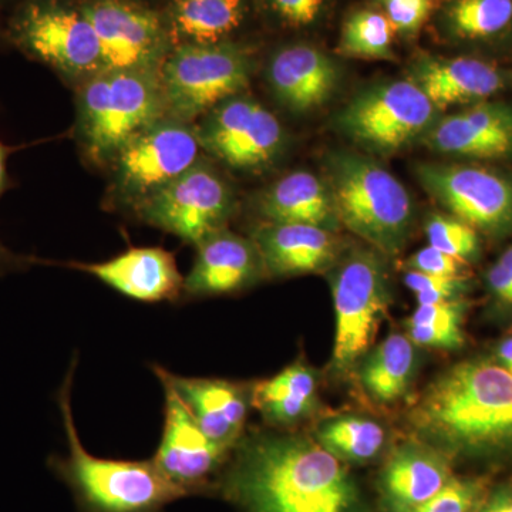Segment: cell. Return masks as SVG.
Here are the masks:
<instances>
[{
    "label": "cell",
    "instance_id": "6da1fadb",
    "mask_svg": "<svg viewBox=\"0 0 512 512\" xmlns=\"http://www.w3.org/2000/svg\"><path fill=\"white\" fill-rule=\"evenodd\" d=\"M224 491L247 512H365L340 460L292 434L241 440Z\"/></svg>",
    "mask_w": 512,
    "mask_h": 512
},
{
    "label": "cell",
    "instance_id": "7a4b0ae2",
    "mask_svg": "<svg viewBox=\"0 0 512 512\" xmlns=\"http://www.w3.org/2000/svg\"><path fill=\"white\" fill-rule=\"evenodd\" d=\"M409 423L444 454L512 450V373L490 359L457 363L421 393Z\"/></svg>",
    "mask_w": 512,
    "mask_h": 512
},
{
    "label": "cell",
    "instance_id": "3957f363",
    "mask_svg": "<svg viewBox=\"0 0 512 512\" xmlns=\"http://www.w3.org/2000/svg\"><path fill=\"white\" fill-rule=\"evenodd\" d=\"M77 357L57 393L69 453L50 457L49 467L72 490L80 512H165L187 494L171 483L151 460H114L84 448L72 412V384Z\"/></svg>",
    "mask_w": 512,
    "mask_h": 512
},
{
    "label": "cell",
    "instance_id": "277c9868",
    "mask_svg": "<svg viewBox=\"0 0 512 512\" xmlns=\"http://www.w3.org/2000/svg\"><path fill=\"white\" fill-rule=\"evenodd\" d=\"M76 136L93 164L109 167L121 148L167 116L160 74L103 70L79 84Z\"/></svg>",
    "mask_w": 512,
    "mask_h": 512
},
{
    "label": "cell",
    "instance_id": "5b68a950",
    "mask_svg": "<svg viewBox=\"0 0 512 512\" xmlns=\"http://www.w3.org/2000/svg\"><path fill=\"white\" fill-rule=\"evenodd\" d=\"M329 191L340 224L383 255H397L410 234L413 202L382 165L356 154L330 158Z\"/></svg>",
    "mask_w": 512,
    "mask_h": 512
},
{
    "label": "cell",
    "instance_id": "8992f818",
    "mask_svg": "<svg viewBox=\"0 0 512 512\" xmlns=\"http://www.w3.org/2000/svg\"><path fill=\"white\" fill-rule=\"evenodd\" d=\"M6 40L67 82L104 70L99 39L77 0H22L6 16Z\"/></svg>",
    "mask_w": 512,
    "mask_h": 512
},
{
    "label": "cell",
    "instance_id": "52a82bcc",
    "mask_svg": "<svg viewBox=\"0 0 512 512\" xmlns=\"http://www.w3.org/2000/svg\"><path fill=\"white\" fill-rule=\"evenodd\" d=\"M197 126L165 116L121 148L109 167L114 208L133 212L201 161Z\"/></svg>",
    "mask_w": 512,
    "mask_h": 512
},
{
    "label": "cell",
    "instance_id": "ba28073f",
    "mask_svg": "<svg viewBox=\"0 0 512 512\" xmlns=\"http://www.w3.org/2000/svg\"><path fill=\"white\" fill-rule=\"evenodd\" d=\"M251 59L232 43L174 47L161 67L165 111L194 123L248 86Z\"/></svg>",
    "mask_w": 512,
    "mask_h": 512
},
{
    "label": "cell",
    "instance_id": "9c48e42d",
    "mask_svg": "<svg viewBox=\"0 0 512 512\" xmlns=\"http://www.w3.org/2000/svg\"><path fill=\"white\" fill-rule=\"evenodd\" d=\"M335 345L332 366L346 373L370 352L390 305L386 269L375 252L356 251L332 281Z\"/></svg>",
    "mask_w": 512,
    "mask_h": 512
},
{
    "label": "cell",
    "instance_id": "30bf717a",
    "mask_svg": "<svg viewBox=\"0 0 512 512\" xmlns=\"http://www.w3.org/2000/svg\"><path fill=\"white\" fill-rule=\"evenodd\" d=\"M232 208L234 198L228 184L201 160L173 183L141 202L133 214L143 224L197 247L227 227Z\"/></svg>",
    "mask_w": 512,
    "mask_h": 512
},
{
    "label": "cell",
    "instance_id": "8fae6325",
    "mask_svg": "<svg viewBox=\"0 0 512 512\" xmlns=\"http://www.w3.org/2000/svg\"><path fill=\"white\" fill-rule=\"evenodd\" d=\"M103 53L104 70L160 74L173 50L161 9L143 0H77Z\"/></svg>",
    "mask_w": 512,
    "mask_h": 512
},
{
    "label": "cell",
    "instance_id": "7c38bea8",
    "mask_svg": "<svg viewBox=\"0 0 512 512\" xmlns=\"http://www.w3.org/2000/svg\"><path fill=\"white\" fill-rule=\"evenodd\" d=\"M436 107L413 82H394L359 94L343 110L340 126L377 151L399 150L427 130Z\"/></svg>",
    "mask_w": 512,
    "mask_h": 512
},
{
    "label": "cell",
    "instance_id": "4fadbf2b",
    "mask_svg": "<svg viewBox=\"0 0 512 512\" xmlns=\"http://www.w3.org/2000/svg\"><path fill=\"white\" fill-rule=\"evenodd\" d=\"M197 130L202 150L237 170L272 163L284 144V130L274 114L239 94L202 117Z\"/></svg>",
    "mask_w": 512,
    "mask_h": 512
},
{
    "label": "cell",
    "instance_id": "5bb4252c",
    "mask_svg": "<svg viewBox=\"0 0 512 512\" xmlns=\"http://www.w3.org/2000/svg\"><path fill=\"white\" fill-rule=\"evenodd\" d=\"M417 175L424 190L457 220L498 234L512 228V180L504 175L456 164H421Z\"/></svg>",
    "mask_w": 512,
    "mask_h": 512
},
{
    "label": "cell",
    "instance_id": "9a60e30c",
    "mask_svg": "<svg viewBox=\"0 0 512 512\" xmlns=\"http://www.w3.org/2000/svg\"><path fill=\"white\" fill-rule=\"evenodd\" d=\"M160 383L164 390V427L154 463L188 497L208 493L234 450L212 441L173 387Z\"/></svg>",
    "mask_w": 512,
    "mask_h": 512
},
{
    "label": "cell",
    "instance_id": "2e32d148",
    "mask_svg": "<svg viewBox=\"0 0 512 512\" xmlns=\"http://www.w3.org/2000/svg\"><path fill=\"white\" fill-rule=\"evenodd\" d=\"M92 275L120 295L143 303L180 302L184 276L174 254L160 247H133L103 262L57 264Z\"/></svg>",
    "mask_w": 512,
    "mask_h": 512
},
{
    "label": "cell",
    "instance_id": "e0dca14e",
    "mask_svg": "<svg viewBox=\"0 0 512 512\" xmlns=\"http://www.w3.org/2000/svg\"><path fill=\"white\" fill-rule=\"evenodd\" d=\"M151 369L160 382L173 387L212 441L232 450L238 447L252 406V384L217 377L175 375L160 365Z\"/></svg>",
    "mask_w": 512,
    "mask_h": 512
},
{
    "label": "cell",
    "instance_id": "ac0fdd59",
    "mask_svg": "<svg viewBox=\"0 0 512 512\" xmlns=\"http://www.w3.org/2000/svg\"><path fill=\"white\" fill-rule=\"evenodd\" d=\"M195 248L197 255L190 272L184 276L181 301L231 295L255 284L265 274L254 241L239 237L227 228Z\"/></svg>",
    "mask_w": 512,
    "mask_h": 512
},
{
    "label": "cell",
    "instance_id": "d6986e66",
    "mask_svg": "<svg viewBox=\"0 0 512 512\" xmlns=\"http://www.w3.org/2000/svg\"><path fill=\"white\" fill-rule=\"evenodd\" d=\"M446 454L426 443H407L390 456L380 476L386 512H407L426 503L451 480Z\"/></svg>",
    "mask_w": 512,
    "mask_h": 512
},
{
    "label": "cell",
    "instance_id": "ffe728a7",
    "mask_svg": "<svg viewBox=\"0 0 512 512\" xmlns=\"http://www.w3.org/2000/svg\"><path fill=\"white\" fill-rule=\"evenodd\" d=\"M252 241L265 274L278 278L322 271L338 255L332 232L313 225L262 222Z\"/></svg>",
    "mask_w": 512,
    "mask_h": 512
},
{
    "label": "cell",
    "instance_id": "44dd1931",
    "mask_svg": "<svg viewBox=\"0 0 512 512\" xmlns=\"http://www.w3.org/2000/svg\"><path fill=\"white\" fill-rule=\"evenodd\" d=\"M429 144L441 153L474 158H504L512 154V106L481 103L441 120L431 130Z\"/></svg>",
    "mask_w": 512,
    "mask_h": 512
},
{
    "label": "cell",
    "instance_id": "7402d4cb",
    "mask_svg": "<svg viewBox=\"0 0 512 512\" xmlns=\"http://www.w3.org/2000/svg\"><path fill=\"white\" fill-rule=\"evenodd\" d=\"M268 79L284 106L305 111L329 99L338 82V72L328 56L299 45L285 47L272 57Z\"/></svg>",
    "mask_w": 512,
    "mask_h": 512
},
{
    "label": "cell",
    "instance_id": "603a6c76",
    "mask_svg": "<svg viewBox=\"0 0 512 512\" xmlns=\"http://www.w3.org/2000/svg\"><path fill=\"white\" fill-rule=\"evenodd\" d=\"M414 84L436 109L483 101L503 89L504 74L483 60L457 57L420 63Z\"/></svg>",
    "mask_w": 512,
    "mask_h": 512
},
{
    "label": "cell",
    "instance_id": "cb8c5ba5",
    "mask_svg": "<svg viewBox=\"0 0 512 512\" xmlns=\"http://www.w3.org/2000/svg\"><path fill=\"white\" fill-rule=\"evenodd\" d=\"M256 210L264 222L271 224H303L323 229L339 224L332 195L318 177L298 171L271 185L256 202Z\"/></svg>",
    "mask_w": 512,
    "mask_h": 512
},
{
    "label": "cell",
    "instance_id": "d4e9b609",
    "mask_svg": "<svg viewBox=\"0 0 512 512\" xmlns=\"http://www.w3.org/2000/svg\"><path fill=\"white\" fill-rule=\"evenodd\" d=\"M171 45L228 43L247 13V0H165L161 8Z\"/></svg>",
    "mask_w": 512,
    "mask_h": 512
},
{
    "label": "cell",
    "instance_id": "484cf974",
    "mask_svg": "<svg viewBox=\"0 0 512 512\" xmlns=\"http://www.w3.org/2000/svg\"><path fill=\"white\" fill-rule=\"evenodd\" d=\"M318 379L301 362L286 366L269 379L252 384V407L266 423L288 429L308 419L318 406Z\"/></svg>",
    "mask_w": 512,
    "mask_h": 512
},
{
    "label": "cell",
    "instance_id": "4316f807",
    "mask_svg": "<svg viewBox=\"0 0 512 512\" xmlns=\"http://www.w3.org/2000/svg\"><path fill=\"white\" fill-rule=\"evenodd\" d=\"M416 367L412 340L402 333H393L367 353L359 369V380L373 402L392 404L409 392Z\"/></svg>",
    "mask_w": 512,
    "mask_h": 512
},
{
    "label": "cell",
    "instance_id": "83f0119b",
    "mask_svg": "<svg viewBox=\"0 0 512 512\" xmlns=\"http://www.w3.org/2000/svg\"><path fill=\"white\" fill-rule=\"evenodd\" d=\"M316 443L340 461L365 464L375 460L386 444V430L377 421L339 416L320 424Z\"/></svg>",
    "mask_w": 512,
    "mask_h": 512
},
{
    "label": "cell",
    "instance_id": "f1b7e54d",
    "mask_svg": "<svg viewBox=\"0 0 512 512\" xmlns=\"http://www.w3.org/2000/svg\"><path fill=\"white\" fill-rule=\"evenodd\" d=\"M467 303L461 299L419 305L407 319V338L424 348L458 349L464 345L463 323Z\"/></svg>",
    "mask_w": 512,
    "mask_h": 512
},
{
    "label": "cell",
    "instance_id": "f546056e",
    "mask_svg": "<svg viewBox=\"0 0 512 512\" xmlns=\"http://www.w3.org/2000/svg\"><path fill=\"white\" fill-rule=\"evenodd\" d=\"M448 18L458 36L487 39L511 25L512 0H456Z\"/></svg>",
    "mask_w": 512,
    "mask_h": 512
},
{
    "label": "cell",
    "instance_id": "4dcf8cb0",
    "mask_svg": "<svg viewBox=\"0 0 512 512\" xmlns=\"http://www.w3.org/2000/svg\"><path fill=\"white\" fill-rule=\"evenodd\" d=\"M393 30L386 16L369 10L357 12L345 23L340 50L349 56L386 59L392 56Z\"/></svg>",
    "mask_w": 512,
    "mask_h": 512
},
{
    "label": "cell",
    "instance_id": "1f68e13d",
    "mask_svg": "<svg viewBox=\"0 0 512 512\" xmlns=\"http://www.w3.org/2000/svg\"><path fill=\"white\" fill-rule=\"evenodd\" d=\"M430 247L467 262L480 251L477 231L457 218L434 215L426 225Z\"/></svg>",
    "mask_w": 512,
    "mask_h": 512
},
{
    "label": "cell",
    "instance_id": "d6a6232c",
    "mask_svg": "<svg viewBox=\"0 0 512 512\" xmlns=\"http://www.w3.org/2000/svg\"><path fill=\"white\" fill-rule=\"evenodd\" d=\"M404 284L416 293L419 305H434L460 299L468 288L466 276L431 275L416 271L407 272Z\"/></svg>",
    "mask_w": 512,
    "mask_h": 512
},
{
    "label": "cell",
    "instance_id": "836d02e7",
    "mask_svg": "<svg viewBox=\"0 0 512 512\" xmlns=\"http://www.w3.org/2000/svg\"><path fill=\"white\" fill-rule=\"evenodd\" d=\"M480 485L476 481L451 478L426 503L407 512H470L477 504Z\"/></svg>",
    "mask_w": 512,
    "mask_h": 512
},
{
    "label": "cell",
    "instance_id": "e575fe53",
    "mask_svg": "<svg viewBox=\"0 0 512 512\" xmlns=\"http://www.w3.org/2000/svg\"><path fill=\"white\" fill-rule=\"evenodd\" d=\"M10 153H12V148L0 141V198L13 187V180L10 178L8 168ZM35 265H50V262L36 258V256L15 254L0 241V276L26 271Z\"/></svg>",
    "mask_w": 512,
    "mask_h": 512
},
{
    "label": "cell",
    "instance_id": "d590c367",
    "mask_svg": "<svg viewBox=\"0 0 512 512\" xmlns=\"http://www.w3.org/2000/svg\"><path fill=\"white\" fill-rule=\"evenodd\" d=\"M406 265L410 271L423 274L466 276V262L454 258L433 247L420 249L412 258L407 259Z\"/></svg>",
    "mask_w": 512,
    "mask_h": 512
},
{
    "label": "cell",
    "instance_id": "8d00e7d4",
    "mask_svg": "<svg viewBox=\"0 0 512 512\" xmlns=\"http://www.w3.org/2000/svg\"><path fill=\"white\" fill-rule=\"evenodd\" d=\"M394 30L410 32L419 28L430 9V0H384Z\"/></svg>",
    "mask_w": 512,
    "mask_h": 512
},
{
    "label": "cell",
    "instance_id": "74e56055",
    "mask_svg": "<svg viewBox=\"0 0 512 512\" xmlns=\"http://www.w3.org/2000/svg\"><path fill=\"white\" fill-rule=\"evenodd\" d=\"M269 3L285 22L305 26L318 18L323 0H269Z\"/></svg>",
    "mask_w": 512,
    "mask_h": 512
},
{
    "label": "cell",
    "instance_id": "f35d334b",
    "mask_svg": "<svg viewBox=\"0 0 512 512\" xmlns=\"http://www.w3.org/2000/svg\"><path fill=\"white\" fill-rule=\"evenodd\" d=\"M487 284L498 302L512 306V256L510 249L501 255V258L487 274Z\"/></svg>",
    "mask_w": 512,
    "mask_h": 512
},
{
    "label": "cell",
    "instance_id": "ab89813d",
    "mask_svg": "<svg viewBox=\"0 0 512 512\" xmlns=\"http://www.w3.org/2000/svg\"><path fill=\"white\" fill-rule=\"evenodd\" d=\"M478 512H512V488L501 487L495 490Z\"/></svg>",
    "mask_w": 512,
    "mask_h": 512
},
{
    "label": "cell",
    "instance_id": "60d3db41",
    "mask_svg": "<svg viewBox=\"0 0 512 512\" xmlns=\"http://www.w3.org/2000/svg\"><path fill=\"white\" fill-rule=\"evenodd\" d=\"M497 355L498 363L512 373V335L500 343Z\"/></svg>",
    "mask_w": 512,
    "mask_h": 512
},
{
    "label": "cell",
    "instance_id": "b9f144b4",
    "mask_svg": "<svg viewBox=\"0 0 512 512\" xmlns=\"http://www.w3.org/2000/svg\"><path fill=\"white\" fill-rule=\"evenodd\" d=\"M5 9L0 5V47L9 46L8 40H6V18L3 16Z\"/></svg>",
    "mask_w": 512,
    "mask_h": 512
},
{
    "label": "cell",
    "instance_id": "7bdbcfd3",
    "mask_svg": "<svg viewBox=\"0 0 512 512\" xmlns=\"http://www.w3.org/2000/svg\"><path fill=\"white\" fill-rule=\"evenodd\" d=\"M19 2H22V0H0V5H2L3 9L10 10L13 6L18 5Z\"/></svg>",
    "mask_w": 512,
    "mask_h": 512
},
{
    "label": "cell",
    "instance_id": "ee69618b",
    "mask_svg": "<svg viewBox=\"0 0 512 512\" xmlns=\"http://www.w3.org/2000/svg\"><path fill=\"white\" fill-rule=\"evenodd\" d=\"M143 2H147V3H150V0H143Z\"/></svg>",
    "mask_w": 512,
    "mask_h": 512
},
{
    "label": "cell",
    "instance_id": "f6af8a7d",
    "mask_svg": "<svg viewBox=\"0 0 512 512\" xmlns=\"http://www.w3.org/2000/svg\"><path fill=\"white\" fill-rule=\"evenodd\" d=\"M510 251H511V254H512V245H511V247H510Z\"/></svg>",
    "mask_w": 512,
    "mask_h": 512
}]
</instances>
